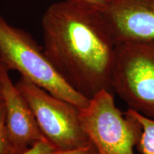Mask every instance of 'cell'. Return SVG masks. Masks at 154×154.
<instances>
[{
	"mask_svg": "<svg viewBox=\"0 0 154 154\" xmlns=\"http://www.w3.org/2000/svg\"><path fill=\"white\" fill-rule=\"evenodd\" d=\"M41 24L44 52L69 85L88 99L111 91L116 44L99 10L62 0L47 7Z\"/></svg>",
	"mask_w": 154,
	"mask_h": 154,
	"instance_id": "1",
	"label": "cell"
},
{
	"mask_svg": "<svg viewBox=\"0 0 154 154\" xmlns=\"http://www.w3.org/2000/svg\"><path fill=\"white\" fill-rule=\"evenodd\" d=\"M0 63L52 95L82 109L90 99L69 85L30 34L0 15Z\"/></svg>",
	"mask_w": 154,
	"mask_h": 154,
	"instance_id": "2",
	"label": "cell"
},
{
	"mask_svg": "<svg viewBox=\"0 0 154 154\" xmlns=\"http://www.w3.org/2000/svg\"><path fill=\"white\" fill-rule=\"evenodd\" d=\"M111 86L128 109L154 119V40L117 44Z\"/></svg>",
	"mask_w": 154,
	"mask_h": 154,
	"instance_id": "3",
	"label": "cell"
},
{
	"mask_svg": "<svg viewBox=\"0 0 154 154\" xmlns=\"http://www.w3.org/2000/svg\"><path fill=\"white\" fill-rule=\"evenodd\" d=\"M79 111L84 129L99 154H135L142 126L128 111L121 112L111 91L96 94Z\"/></svg>",
	"mask_w": 154,
	"mask_h": 154,
	"instance_id": "4",
	"label": "cell"
},
{
	"mask_svg": "<svg viewBox=\"0 0 154 154\" xmlns=\"http://www.w3.org/2000/svg\"><path fill=\"white\" fill-rule=\"evenodd\" d=\"M15 84L29 105L44 138L58 151L91 144L82 126L79 108L23 77Z\"/></svg>",
	"mask_w": 154,
	"mask_h": 154,
	"instance_id": "5",
	"label": "cell"
},
{
	"mask_svg": "<svg viewBox=\"0 0 154 154\" xmlns=\"http://www.w3.org/2000/svg\"><path fill=\"white\" fill-rule=\"evenodd\" d=\"M100 12L116 45L154 40V0H109Z\"/></svg>",
	"mask_w": 154,
	"mask_h": 154,
	"instance_id": "6",
	"label": "cell"
},
{
	"mask_svg": "<svg viewBox=\"0 0 154 154\" xmlns=\"http://www.w3.org/2000/svg\"><path fill=\"white\" fill-rule=\"evenodd\" d=\"M3 103L9 136L19 153L34 143L46 139L40 131L27 101L11 81L9 70L0 63Z\"/></svg>",
	"mask_w": 154,
	"mask_h": 154,
	"instance_id": "7",
	"label": "cell"
},
{
	"mask_svg": "<svg viewBox=\"0 0 154 154\" xmlns=\"http://www.w3.org/2000/svg\"><path fill=\"white\" fill-rule=\"evenodd\" d=\"M142 126V134L137 146L141 154H154V119L148 118L136 111L128 109L127 110Z\"/></svg>",
	"mask_w": 154,
	"mask_h": 154,
	"instance_id": "8",
	"label": "cell"
},
{
	"mask_svg": "<svg viewBox=\"0 0 154 154\" xmlns=\"http://www.w3.org/2000/svg\"><path fill=\"white\" fill-rule=\"evenodd\" d=\"M0 154H19L9 136L6 122V111L3 101L0 103Z\"/></svg>",
	"mask_w": 154,
	"mask_h": 154,
	"instance_id": "9",
	"label": "cell"
},
{
	"mask_svg": "<svg viewBox=\"0 0 154 154\" xmlns=\"http://www.w3.org/2000/svg\"><path fill=\"white\" fill-rule=\"evenodd\" d=\"M58 150L47 139L37 141L26 151L19 154H51Z\"/></svg>",
	"mask_w": 154,
	"mask_h": 154,
	"instance_id": "10",
	"label": "cell"
},
{
	"mask_svg": "<svg viewBox=\"0 0 154 154\" xmlns=\"http://www.w3.org/2000/svg\"><path fill=\"white\" fill-rule=\"evenodd\" d=\"M51 154H99L93 144L68 151H57Z\"/></svg>",
	"mask_w": 154,
	"mask_h": 154,
	"instance_id": "11",
	"label": "cell"
},
{
	"mask_svg": "<svg viewBox=\"0 0 154 154\" xmlns=\"http://www.w3.org/2000/svg\"><path fill=\"white\" fill-rule=\"evenodd\" d=\"M69 1L88 6L100 11L109 2V0H69Z\"/></svg>",
	"mask_w": 154,
	"mask_h": 154,
	"instance_id": "12",
	"label": "cell"
},
{
	"mask_svg": "<svg viewBox=\"0 0 154 154\" xmlns=\"http://www.w3.org/2000/svg\"><path fill=\"white\" fill-rule=\"evenodd\" d=\"M3 101V96H2V86L1 76H0V103Z\"/></svg>",
	"mask_w": 154,
	"mask_h": 154,
	"instance_id": "13",
	"label": "cell"
}]
</instances>
